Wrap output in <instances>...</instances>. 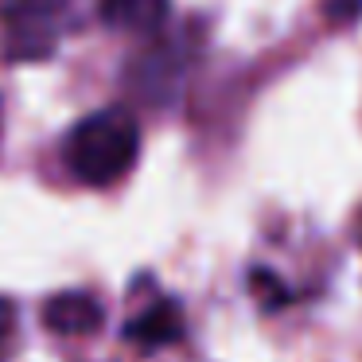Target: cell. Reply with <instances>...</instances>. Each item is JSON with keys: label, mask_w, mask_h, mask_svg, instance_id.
Masks as SVG:
<instances>
[{"label": "cell", "mask_w": 362, "mask_h": 362, "mask_svg": "<svg viewBox=\"0 0 362 362\" xmlns=\"http://www.w3.org/2000/svg\"><path fill=\"white\" fill-rule=\"evenodd\" d=\"M168 0H102V20L129 35H152L168 20Z\"/></svg>", "instance_id": "277c9868"}, {"label": "cell", "mask_w": 362, "mask_h": 362, "mask_svg": "<svg viewBox=\"0 0 362 362\" xmlns=\"http://www.w3.org/2000/svg\"><path fill=\"white\" fill-rule=\"evenodd\" d=\"M12 327H16V304L0 296V358H4V346L12 339Z\"/></svg>", "instance_id": "8992f818"}, {"label": "cell", "mask_w": 362, "mask_h": 362, "mask_svg": "<svg viewBox=\"0 0 362 362\" xmlns=\"http://www.w3.org/2000/svg\"><path fill=\"white\" fill-rule=\"evenodd\" d=\"M327 16L339 24H351L362 16V0H327Z\"/></svg>", "instance_id": "5b68a950"}, {"label": "cell", "mask_w": 362, "mask_h": 362, "mask_svg": "<svg viewBox=\"0 0 362 362\" xmlns=\"http://www.w3.org/2000/svg\"><path fill=\"white\" fill-rule=\"evenodd\" d=\"M180 335H183V315H180V304H175V300H160V304H152L148 312H141L125 327V339L133 346H141V351L172 346V343H180Z\"/></svg>", "instance_id": "3957f363"}, {"label": "cell", "mask_w": 362, "mask_h": 362, "mask_svg": "<svg viewBox=\"0 0 362 362\" xmlns=\"http://www.w3.org/2000/svg\"><path fill=\"white\" fill-rule=\"evenodd\" d=\"M102 304L90 292H59L43 304V323L55 335H94L102 327Z\"/></svg>", "instance_id": "7a4b0ae2"}, {"label": "cell", "mask_w": 362, "mask_h": 362, "mask_svg": "<svg viewBox=\"0 0 362 362\" xmlns=\"http://www.w3.org/2000/svg\"><path fill=\"white\" fill-rule=\"evenodd\" d=\"M136 152H141V125L121 105H110V110L82 117L66 133V144H63L66 168L90 187L117 183L136 164Z\"/></svg>", "instance_id": "6da1fadb"}]
</instances>
